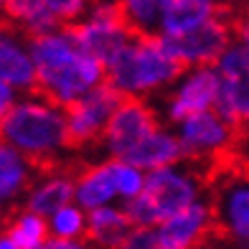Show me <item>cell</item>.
Instances as JSON below:
<instances>
[{"label":"cell","instance_id":"cell-13","mask_svg":"<svg viewBox=\"0 0 249 249\" xmlns=\"http://www.w3.org/2000/svg\"><path fill=\"white\" fill-rule=\"evenodd\" d=\"M219 102V76L213 66H198V69H183L178 82L171 87L165 99V117L173 124L201 115V112L216 109Z\"/></svg>","mask_w":249,"mask_h":249},{"label":"cell","instance_id":"cell-3","mask_svg":"<svg viewBox=\"0 0 249 249\" xmlns=\"http://www.w3.org/2000/svg\"><path fill=\"white\" fill-rule=\"evenodd\" d=\"M107 84L122 99H145L171 89L183 74L160 36H135L105 66Z\"/></svg>","mask_w":249,"mask_h":249},{"label":"cell","instance_id":"cell-21","mask_svg":"<svg viewBox=\"0 0 249 249\" xmlns=\"http://www.w3.org/2000/svg\"><path fill=\"white\" fill-rule=\"evenodd\" d=\"M124 160L138 165L145 173H153V171H160V168L183 163L186 155H183V148H180V140H178L176 132H168L163 127H158L150 138H145Z\"/></svg>","mask_w":249,"mask_h":249},{"label":"cell","instance_id":"cell-31","mask_svg":"<svg viewBox=\"0 0 249 249\" xmlns=\"http://www.w3.org/2000/svg\"><path fill=\"white\" fill-rule=\"evenodd\" d=\"M219 3H221V0H219Z\"/></svg>","mask_w":249,"mask_h":249},{"label":"cell","instance_id":"cell-9","mask_svg":"<svg viewBox=\"0 0 249 249\" xmlns=\"http://www.w3.org/2000/svg\"><path fill=\"white\" fill-rule=\"evenodd\" d=\"M165 49L183 69H198V66H216L224 51L234 43V18L224 13L211 23L178 38H163Z\"/></svg>","mask_w":249,"mask_h":249},{"label":"cell","instance_id":"cell-25","mask_svg":"<svg viewBox=\"0 0 249 249\" xmlns=\"http://www.w3.org/2000/svg\"><path fill=\"white\" fill-rule=\"evenodd\" d=\"M234 43L249 56V3L234 16Z\"/></svg>","mask_w":249,"mask_h":249},{"label":"cell","instance_id":"cell-4","mask_svg":"<svg viewBox=\"0 0 249 249\" xmlns=\"http://www.w3.org/2000/svg\"><path fill=\"white\" fill-rule=\"evenodd\" d=\"M206 178L188 165H168L145 178V188L138 198L124 203V211L135 229H153L178 211L194 206L203 198Z\"/></svg>","mask_w":249,"mask_h":249},{"label":"cell","instance_id":"cell-12","mask_svg":"<svg viewBox=\"0 0 249 249\" xmlns=\"http://www.w3.org/2000/svg\"><path fill=\"white\" fill-rule=\"evenodd\" d=\"M92 0H8L5 16L28 38L74 26Z\"/></svg>","mask_w":249,"mask_h":249},{"label":"cell","instance_id":"cell-19","mask_svg":"<svg viewBox=\"0 0 249 249\" xmlns=\"http://www.w3.org/2000/svg\"><path fill=\"white\" fill-rule=\"evenodd\" d=\"M135 226L124 206H105L87 213V242L94 249H122Z\"/></svg>","mask_w":249,"mask_h":249},{"label":"cell","instance_id":"cell-15","mask_svg":"<svg viewBox=\"0 0 249 249\" xmlns=\"http://www.w3.org/2000/svg\"><path fill=\"white\" fill-rule=\"evenodd\" d=\"M0 82L13 92H36V69L31 56V38L10 20L0 18Z\"/></svg>","mask_w":249,"mask_h":249},{"label":"cell","instance_id":"cell-2","mask_svg":"<svg viewBox=\"0 0 249 249\" xmlns=\"http://www.w3.org/2000/svg\"><path fill=\"white\" fill-rule=\"evenodd\" d=\"M0 140L28 158L36 168H53L61 153L71 148L64 107L41 94L16 99V105L0 122Z\"/></svg>","mask_w":249,"mask_h":249},{"label":"cell","instance_id":"cell-29","mask_svg":"<svg viewBox=\"0 0 249 249\" xmlns=\"http://www.w3.org/2000/svg\"><path fill=\"white\" fill-rule=\"evenodd\" d=\"M239 150H242V155L249 160V138H247V140H239Z\"/></svg>","mask_w":249,"mask_h":249},{"label":"cell","instance_id":"cell-23","mask_svg":"<svg viewBox=\"0 0 249 249\" xmlns=\"http://www.w3.org/2000/svg\"><path fill=\"white\" fill-rule=\"evenodd\" d=\"M5 231L20 249H38L51 236L49 234V221L43 216H38V213L28 211V209L16 211L13 216L8 219Z\"/></svg>","mask_w":249,"mask_h":249},{"label":"cell","instance_id":"cell-27","mask_svg":"<svg viewBox=\"0 0 249 249\" xmlns=\"http://www.w3.org/2000/svg\"><path fill=\"white\" fill-rule=\"evenodd\" d=\"M16 99H18V94H16L8 84L0 82V122H3V117L8 115V109L16 105Z\"/></svg>","mask_w":249,"mask_h":249},{"label":"cell","instance_id":"cell-6","mask_svg":"<svg viewBox=\"0 0 249 249\" xmlns=\"http://www.w3.org/2000/svg\"><path fill=\"white\" fill-rule=\"evenodd\" d=\"M176 135L180 140L186 160L206 163V168L216 165L226 155H231L239 145V132L226 122L216 109L201 112L176 124Z\"/></svg>","mask_w":249,"mask_h":249},{"label":"cell","instance_id":"cell-22","mask_svg":"<svg viewBox=\"0 0 249 249\" xmlns=\"http://www.w3.org/2000/svg\"><path fill=\"white\" fill-rule=\"evenodd\" d=\"M173 0H117L124 23L138 36H158Z\"/></svg>","mask_w":249,"mask_h":249},{"label":"cell","instance_id":"cell-8","mask_svg":"<svg viewBox=\"0 0 249 249\" xmlns=\"http://www.w3.org/2000/svg\"><path fill=\"white\" fill-rule=\"evenodd\" d=\"M219 102L216 112L239 132V140L249 138V56L231 43L216 61Z\"/></svg>","mask_w":249,"mask_h":249},{"label":"cell","instance_id":"cell-10","mask_svg":"<svg viewBox=\"0 0 249 249\" xmlns=\"http://www.w3.org/2000/svg\"><path fill=\"white\" fill-rule=\"evenodd\" d=\"M213 234H216V219L211 198H201L194 206L153 226L150 249H203Z\"/></svg>","mask_w":249,"mask_h":249},{"label":"cell","instance_id":"cell-7","mask_svg":"<svg viewBox=\"0 0 249 249\" xmlns=\"http://www.w3.org/2000/svg\"><path fill=\"white\" fill-rule=\"evenodd\" d=\"M71 28L76 38L82 41V46L92 56H97L105 66L135 36L130 26L124 23L117 0H92L84 16Z\"/></svg>","mask_w":249,"mask_h":249},{"label":"cell","instance_id":"cell-16","mask_svg":"<svg viewBox=\"0 0 249 249\" xmlns=\"http://www.w3.org/2000/svg\"><path fill=\"white\" fill-rule=\"evenodd\" d=\"M74 203L82 206L87 213L105 206H117V203L122 206L115 158L87 165L74 176Z\"/></svg>","mask_w":249,"mask_h":249},{"label":"cell","instance_id":"cell-30","mask_svg":"<svg viewBox=\"0 0 249 249\" xmlns=\"http://www.w3.org/2000/svg\"><path fill=\"white\" fill-rule=\"evenodd\" d=\"M5 5H8V0H0V13H5Z\"/></svg>","mask_w":249,"mask_h":249},{"label":"cell","instance_id":"cell-14","mask_svg":"<svg viewBox=\"0 0 249 249\" xmlns=\"http://www.w3.org/2000/svg\"><path fill=\"white\" fill-rule=\"evenodd\" d=\"M160 127L155 109L145 99H122L117 112L109 120V127L102 138V145L117 160H124L138 145Z\"/></svg>","mask_w":249,"mask_h":249},{"label":"cell","instance_id":"cell-1","mask_svg":"<svg viewBox=\"0 0 249 249\" xmlns=\"http://www.w3.org/2000/svg\"><path fill=\"white\" fill-rule=\"evenodd\" d=\"M31 56L36 92L64 109L107 82L105 64L82 46L71 26L33 36Z\"/></svg>","mask_w":249,"mask_h":249},{"label":"cell","instance_id":"cell-24","mask_svg":"<svg viewBox=\"0 0 249 249\" xmlns=\"http://www.w3.org/2000/svg\"><path fill=\"white\" fill-rule=\"evenodd\" d=\"M46 221H49V234L53 239H84L87 236V211L76 203L53 211Z\"/></svg>","mask_w":249,"mask_h":249},{"label":"cell","instance_id":"cell-20","mask_svg":"<svg viewBox=\"0 0 249 249\" xmlns=\"http://www.w3.org/2000/svg\"><path fill=\"white\" fill-rule=\"evenodd\" d=\"M33 171H36V165L28 158H23L18 150L0 140V211L26 198L31 183L36 180Z\"/></svg>","mask_w":249,"mask_h":249},{"label":"cell","instance_id":"cell-26","mask_svg":"<svg viewBox=\"0 0 249 249\" xmlns=\"http://www.w3.org/2000/svg\"><path fill=\"white\" fill-rule=\"evenodd\" d=\"M38 249H94V247L87 239H53V236H49Z\"/></svg>","mask_w":249,"mask_h":249},{"label":"cell","instance_id":"cell-5","mask_svg":"<svg viewBox=\"0 0 249 249\" xmlns=\"http://www.w3.org/2000/svg\"><path fill=\"white\" fill-rule=\"evenodd\" d=\"M213 180V219L216 234L229 247H249V160L239 145L231 155L209 168Z\"/></svg>","mask_w":249,"mask_h":249},{"label":"cell","instance_id":"cell-18","mask_svg":"<svg viewBox=\"0 0 249 249\" xmlns=\"http://www.w3.org/2000/svg\"><path fill=\"white\" fill-rule=\"evenodd\" d=\"M224 13L226 8L219 0H173L160 28H158V36L160 38L186 36V33L211 23L213 18H219Z\"/></svg>","mask_w":249,"mask_h":249},{"label":"cell","instance_id":"cell-17","mask_svg":"<svg viewBox=\"0 0 249 249\" xmlns=\"http://www.w3.org/2000/svg\"><path fill=\"white\" fill-rule=\"evenodd\" d=\"M69 203H74V176L61 168H46V173H41L31 183L23 209L49 219L53 211L69 206Z\"/></svg>","mask_w":249,"mask_h":249},{"label":"cell","instance_id":"cell-11","mask_svg":"<svg viewBox=\"0 0 249 249\" xmlns=\"http://www.w3.org/2000/svg\"><path fill=\"white\" fill-rule=\"evenodd\" d=\"M122 97L112 89L107 82L89 92L71 107H66V127H69L71 148H84V145L102 142L109 127L112 115L117 112Z\"/></svg>","mask_w":249,"mask_h":249},{"label":"cell","instance_id":"cell-28","mask_svg":"<svg viewBox=\"0 0 249 249\" xmlns=\"http://www.w3.org/2000/svg\"><path fill=\"white\" fill-rule=\"evenodd\" d=\"M0 249H20L13 239L8 236V231L5 229H0Z\"/></svg>","mask_w":249,"mask_h":249}]
</instances>
